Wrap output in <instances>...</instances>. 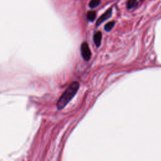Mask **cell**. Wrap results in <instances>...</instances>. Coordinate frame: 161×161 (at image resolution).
Instances as JSON below:
<instances>
[{
  "label": "cell",
  "instance_id": "5b68a950",
  "mask_svg": "<svg viewBox=\"0 0 161 161\" xmlns=\"http://www.w3.org/2000/svg\"><path fill=\"white\" fill-rule=\"evenodd\" d=\"M86 16H87V19L89 21H93L96 17V13L94 11H90L87 13Z\"/></svg>",
  "mask_w": 161,
  "mask_h": 161
},
{
  "label": "cell",
  "instance_id": "7a4b0ae2",
  "mask_svg": "<svg viewBox=\"0 0 161 161\" xmlns=\"http://www.w3.org/2000/svg\"><path fill=\"white\" fill-rule=\"evenodd\" d=\"M80 52L82 58L88 61L90 60L91 57V52L88 44L86 42H83L80 47Z\"/></svg>",
  "mask_w": 161,
  "mask_h": 161
},
{
  "label": "cell",
  "instance_id": "52a82bcc",
  "mask_svg": "<svg viewBox=\"0 0 161 161\" xmlns=\"http://www.w3.org/2000/svg\"><path fill=\"white\" fill-rule=\"evenodd\" d=\"M100 3L101 0H91V1L89 3V6L91 8H95L99 5Z\"/></svg>",
  "mask_w": 161,
  "mask_h": 161
},
{
  "label": "cell",
  "instance_id": "8992f818",
  "mask_svg": "<svg viewBox=\"0 0 161 161\" xmlns=\"http://www.w3.org/2000/svg\"><path fill=\"white\" fill-rule=\"evenodd\" d=\"M115 25V21H110L106 23L104 26V30L106 31H110Z\"/></svg>",
  "mask_w": 161,
  "mask_h": 161
},
{
  "label": "cell",
  "instance_id": "277c9868",
  "mask_svg": "<svg viewBox=\"0 0 161 161\" xmlns=\"http://www.w3.org/2000/svg\"><path fill=\"white\" fill-rule=\"evenodd\" d=\"M101 39H102V33H101V32H100V31L96 32L94 35L93 40H94V42L96 44V47H99L100 46Z\"/></svg>",
  "mask_w": 161,
  "mask_h": 161
},
{
  "label": "cell",
  "instance_id": "6da1fadb",
  "mask_svg": "<svg viewBox=\"0 0 161 161\" xmlns=\"http://www.w3.org/2000/svg\"><path fill=\"white\" fill-rule=\"evenodd\" d=\"M79 88V84L78 82L75 81L72 82L57 101V109H61L64 108L68 104V103L74 97V96L77 93Z\"/></svg>",
  "mask_w": 161,
  "mask_h": 161
},
{
  "label": "cell",
  "instance_id": "ba28073f",
  "mask_svg": "<svg viewBox=\"0 0 161 161\" xmlns=\"http://www.w3.org/2000/svg\"><path fill=\"white\" fill-rule=\"evenodd\" d=\"M136 2V0H128L127 1V3H126V6H127L128 9L133 8L135 5Z\"/></svg>",
  "mask_w": 161,
  "mask_h": 161
},
{
  "label": "cell",
  "instance_id": "3957f363",
  "mask_svg": "<svg viewBox=\"0 0 161 161\" xmlns=\"http://www.w3.org/2000/svg\"><path fill=\"white\" fill-rule=\"evenodd\" d=\"M112 14V9L111 8L108 9L104 14H103L96 21V26H99L103 22H104V21H106V19H108V18H109L111 16Z\"/></svg>",
  "mask_w": 161,
  "mask_h": 161
}]
</instances>
